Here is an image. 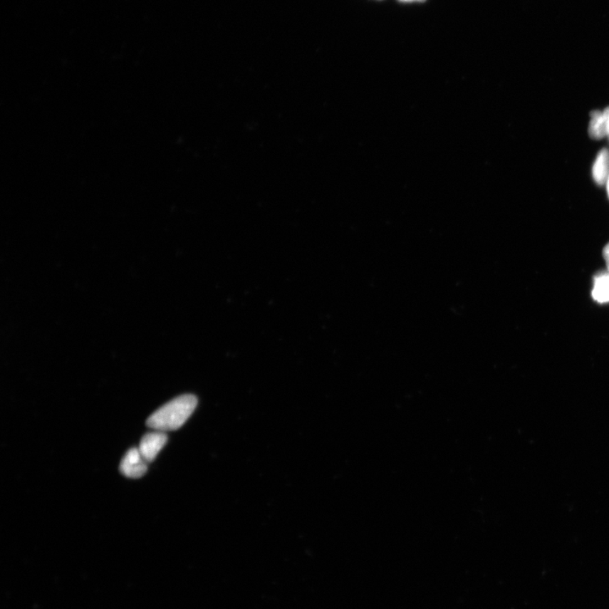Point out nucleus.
I'll return each instance as SVG.
<instances>
[{
	"label": "nucleus",
	"mask_w": 609,
	"mask_h": 609,
	"mask_svg": "<svg viewBox=\"0 0 609 609\" xmlns=\"http://www.w3.org/2000/svg\"><path fill=\"white\" fill-rule=\"evenodd\" d=\"M593 176L595 182L598 186H603L607 183L609 176V150L607 148L602 149L599 152L597 159H595L593 168Z\"/></svg>",
	"instance_id": "nucleus-4"
},
{
	"label": "nucleus",
	"mask_w": 609,
	"mask_h": 609,
	"mask_svg": "<svg viewBox=\"0 0 609 609\" xmlns=\"http://www.w3.org/2000/svg\"><path fill=\"white\" fill-rule=\"evenodd\" d=\"M603 256L604 259H605L606 261L608 272L609 273V243L607 244V246L605 247H604Z\"/></svg>",
	"instance_id": "nucleus-7"
},
{
	"label": "nucleus",
	"mask_w": 609,
	"mask_h": 609,
	"mask_svg": "<svg viewBox=\"0 0 609 609\" xmlns=\"http://www.w3.org/2000/svg\"><path fill=\"white\" fill-rule=\"evenodd\" d=\"M147 471V462L142 457L139 449H130L120 464V472L129 478H140Z\"/></svg>",
	"instance_id": "nucleus-3"
},
{
	"label": "nucleus",
	"mask_w": 609,
	"mask_h": 609,
	"mask_svg": "<svg viewBox=\"0 0 609 609\" xmlns=\"http://www.w3.org/2000/svg\"><path fill=\"white\" fill-rule=\"evenodd\" d=\"M168 441L164 432L147 433L140 443L139 451L147 463L153 462Z\"/></svg>",
	"instance_id": "nucleus-2"
},
{
	"label": "nucleus",
	"mask_w": 609,
	"mask_h": 609,
	"mask_svg": "<svg viewBox=\"0 0 609 609\" xmlns=\"http://www.w3.org/2000/svg\"><path fill=\"white\" fill-rule=\"evenodd\" d=\"M589 135L594 140L606 137V119L603 112L595 110L590 113Z\"/></svg>",
	"instance_id": "nucleus-6"
},
{
	"label": "nucleus",
	"mask_w": 609,
	"mask_h": 609,
	"mask_svg": "<svg viewBox=\"0 0 609 609\" xmlns=\"http://www.w3.org/2000/svg\"><path fill=\"white\" fill-rule=\"evenodd\" d=\"M604 115H605L606 119V132L607 137L609 139V107L606 108L605 110L603 111Z\"/></svg>",
	"instance_id": "nucleus-8"
},
{
	"label": "nucleus",
	"mask_w": 609,
	"mask_h": 609,
	"mask_svg": "<svg viewBox=\"0 0 609 609\" xmlns=\"http://www.w3.org/2000/svg\"><path fill=\"white\" fill-rule=\"evenodd\" d=\"M606 184H607V191H608V197H609V176H608Z\"/></svg>",
	"instance_id": "nucleus-10"
},
{
	"label": "nucleus",
	"mask_w": 609,
	"mask_h": 609,
	"mask_svg": "<svg viewBox=\"0 0 609 609\" xmlns=\"http://www.w3.org/2000/svg\"><path fill=\"white\" fill-rule=\"evenodd\" d=\"M593 299L598 303L609 302V273L601 272L594 278Z\"/></svg>",
	"instance_id": "nucleus-5"
},
{
	"label": "nucleus",
	"mask_w": 609,
	"mask_h": 609,
	"mask_svg": "<svg viewBox=\"0 0 609 609\" xmlns=\"http://www.w3.org/2000/svg\"><path fill=\"white\" fill-rule=\"evenodd\" d=\"M401 2L410 3V2H424L425 0H400Z\"/></svg>",
	"instance_id": "nucleus-9"
},
{
	"label": "nucleus",
	"mask_w": 609,
	"mask_h": 609,
	"mask_svg": "<svg viewBox=\"0 0 609 609\" xmlns=\"http://www.w3.org/2000/svg\"><path fill=\"white\" fill-rule=\"evenodd\" d=\"M197 405L195 395L179 396L152 413L147 419V425L153 430L164 432L177 430L192 416Z\"/></svg>",
	"instance_id": "nucleus-1"
}]
</instances>
